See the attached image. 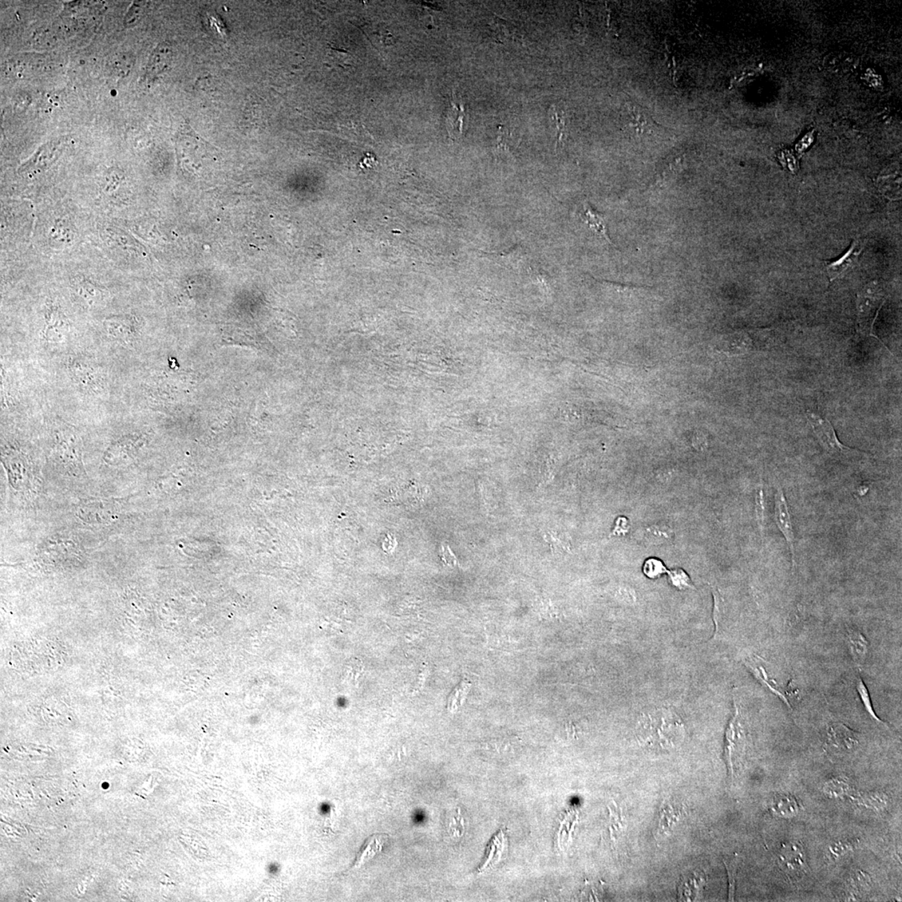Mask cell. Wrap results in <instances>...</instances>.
Returning a JSON list of instances; mask_svg holds the SVG:
<instances>
[{
  "label": "cell",
  "instance_id": "8992f818",
  "mask_svg": "<svg viewBox=\"0 0 902 902\" xmlns=\"http://www.w3.org/2000/svg\"><path fill=\"white\" fill-rule=\"evenodd\" d=\"M859 745V734L856 732L842 723H830L826 737V745L830 750L846 754L856 750Z\"/></svg>",
  "mask_w": 902,
  "mask_h": 902
},
{
  "label": "cell",
  "instance_id": "4dcf8cb0",
  "mask_svg": "<svg viewBox=\"0 0 902 902\" xmlns=\"http://www.w3.org/2000/svg\"><path fill=\"white\" fill-rule=\"evenodd\" d=\"M860 841L856 839H842L834 841L829 846L828 853L832 859L836 860L845 854L852 852L859 846Z\"/></svg>",
  "mask_w": 902,
  "mask_h": 902
},
{
  "label": "cell",
  "instance_id": "277c9868",
  "mask_svg": "<svg viewBox=\"0 0 902 902\" xmlns=\"http://www.w3.org/2000/svg\"><path fill=\"white\" fill-rule=\"evenodd\" d=\"M776 862L779 870L791 881H801L810 872L805 850L800 841H786L779 845Z\"/></svg>",
  "mask_w": 902,
  "mask_h": 902
},
{
  "label": "cell",
  "instance_id": "44dd1931",
  "mask_svg": "<svg viewBox=\"0 0 902 902\" xmlns=\"http://www.w3.org/2000/svg\"><path fill=\"white\" fill-rule=\"evenodd\" d=\"M65 140H55L50 143L43 146L35 155L31 158L29 162L23 167L21 171H26V169L35 167L37 168H45L49 166L57 159L59 153L64 148Z\"/></svg>",
  "mask_w": 902,
  "mask_h": 902
},
{
  "label": "cell",
  "instance_id": "e575fe53",
  "mask_svg": "<svg viewBox=\"0 0 902 902\" xmlns=\"http://www.w3.org/2000/svg\"><path fill=\"white\" fill-rule=\"evenodd\" d=\"M856 688L858 694L860 695L861 701L862 704H863L866 712H868L870 717L874 720H876V722L884 723V722L882 721V720H881L876 714L875 711H874L872 699H870L868 688L866 687L863 679H861V675L857 676L856 680Z\"/></svg>",
  "mask_w": 902,
  "mask_h": 902
},
{
  "label": "cell",
  "instance_id": "ab89813d",
  "mask_svg": "<svg viewBox=\"0 0 902 902\" xmlns=\"http://www.w3.org/2000/svg\"><path fill=\"white\" fill-rule=\"evenodd\" d=\"M79 292L83 298L89 300L98 301L103 297V292L89 283H82L79 288Z\"/></svg>",
  "mask_w": 902,
  "mask_h": 902
},
{
  "label": "cell",
  "instance_id": "603a6c76",
  "mask_svg": "<svg viewBox=\"0 0 902 902\" xmlns=\"http://www.w3.org/2000/svg\"><path fill=\"white\" fill-rule=\"evenodd\" d=\"M46 326L43 330V339L50 343H59L65 339L67 325L64 318L58 311L51 310L46 320Z\"/></svg>",
  "mask_w": 902,
  "mask_h": 902
},
{
  "label": "cell",
  "instance_id": "ffe728a7",
  "mask_svg": "<svg viewBox=\"0 0 902 902\" xmlns=\"http://www.w3.org/2000/svg\"><path fill=\"white\" fill-rule=\"evenodd\" d=\"M822 791L827 798L843 801L849 800L856 789L848 777L836 776L827 779L822 786Z\"/></svg>",
  "mask_w": 902,
  "mask_h": 902
},
{
  "label": "cell",
  "instance_id": "5b68a950",
  "mask_svg": "<svg viewBox=\"0 0 902 902\" xmlns=\"http://www.w3.org/2000/svg\"><path fill=\"white\" fill-rule=\"evenodd\" d=\"M807 419L814 430V434L816 435L819 442L821 443L823 448L827 452L839 456V454H846L852 453L853 450L844 445L839 441L836 431L830 422L821 414H817L811 411L806 413Z\"/></svg>",
  "mask_w": 902,
  "mask_h": 902
},
{
  "label": "cell",
  "instance_id": "9c48e42d",
  "mask_svg": "<svg viewBox=\"0 0 902 902\" xmlns=\"http://www.w3.org/2000/svg\"><path fill=\"white\" fill-rule=\"evenodd\" d=\"M865 247V243L863 241L854 240L849 250L840 259L836 261H826L825 269L830 280L832 282L852 270L856 266Z\"/></svg>",
  "mask_w": 902,
  "mask_h": 902
},
{
  "label": "cell",
  "instance_id": "7402d4cb",
  "mask_svg": "<svg viewBox=\"0 0 902 902\" xmlns=\"http://www.w3.org/2000/svg\"><path fill=\"white\" fill-rule=\"evenodd\" d=\"M388 837L389 836L385 834H375L368 838L365 844L360 848L350 870L362 868L367 862L373 859L376 854L381 852L383 845L385 843Z\"/></svg>",
  "mask_w": 902,
  "mask_h": 902
},
{
  "label": "cell",
  "instance_id": "f1b7e54d",
  "mask_svg": "<svg viewBox=\"0 0 902 902\" xmlns=\"http://www.w3.org/2000/svg\"><path fill=\"white\" fill-rule=\"evenodd\" d=\"M518 145H519V141H517L512 133L504 130L503 128H500L499 132H498L497 144L494 148V152L498 157L508 158L512 155Z\"/></svg>",
  "mask_w": 902,
  "mask_h": 902
},
{
  "label": "cell",
  "instance_id": "d590c367",
  "mask_svg": "<svg viewBox=\"0 0 902 902\" xmlns=\"http://www.w3.org/2000/svg\"><path fill=\"white\" fill-rule=\"evenodd\" d=\"M667 573L668 577H670L672 585H674V587L678 588L679 590H685V589L688 588H694V585L691 583L690 577H688L687 573L684 572L683 569L678 568L671 570V571H668V570Z\"/></svg>",
  "mask_w": 902,
  "mask_h": 902
},
{
  "label": "cell",
  "instance_id": "1f68e13d",
  "mask_svg": "<svg viewBox=\"0 0 902 902\" xmlns=\"http://www.w3.org/2000/svg\"><path fill=\"white\" fill-rule=\"evenodd\" d=\"M703 882L704 878L703 876L697 878L693 876L691 878L690 876L683 880L679 888L680 898H683L684 901H690L692 898H695L697 894L699 893L698 892L699 890L702 888Z\"/></svg>",
  "mask_w": 902,
  "mask_h": 902
},
{
  "label": "cell",
  "instance_id": "8d00e7d4",
  "mask_svg": "<svg viewBox=\"0 0 902 902\" xmlns=\"http://www.w3.org/2000/svg\"><path fill=\"white\" fill-rule=\"evenodd\" d=\"M644 575L650 579H657L668 572V569L662 561L656 559H648L643 568Z\"/></svg>",
  "mask_w": 902,
  "mask_h": 902
},
{
  "label": "cell",
  "instance_id": "60d3db41",
  "mask_svg": "<svg viewBox=\"0 0 902 902\" xmlns=\"http://www.w3.org/2000/svg\"><path fill=\"white\" fill-rule=\"evenodd\" d=\"M362 671L363 665L361 661L354 659H352L350 662L348 663L346 665L345 675L347 679L355 680L359 678L360 674H361Z\"/></svg>",
  "mask_w": 902,
  "mask_h": 902
},
{
  "label": "cell",
  "instance_id": "52a82bcc",
  "mask_svg": "<svg viewBox=\"0 0 902 902\" xmlns=\"http://www.w3.org/2000/svg\"><path fill=\"white\" fill-rule=\"evenodd\" d=\"M774 520L779 531L784 535L787 544L792 554V563L795 568L794 532L792 519L784 492L781 488L777 489L774 497Z\"/></svg>",
  "mask_w": 902,
  "mask_h": 902
},
{
  "label": "cell",
  "instance_id": "8fae6325",
  "mask_svg": "<svg viewBox=\"0 0 902 902\" xmlns=\"http://www.w3.org/2000/svg\"><path fill=\"white\" fill-rule=\"evenodd\" d=\"M466 112L464 103L460 96H457L454 90L451 92L450 98V108L447 112L446 117V128L450 139L457 141L460 139L463 132V126H464Z\"/></svg>",
  "mask_w": 902,
  "mask_h": 902
},
{
  "label": "cell",
  "instance_id": "ba28073f",
  "mask_svg": "<svg viewBox=\"0 0 902 902\" xmlns=\"http://www.w3.org/2000/svg\"><path fill=\"white\" fill-rule=\"evenodd\" d=\"M116 501L97 500L83 504L79 510V517L90 524H101L109 522L116 515L118 510Z\"/></svg>",
  "mask_w": 902,
  "mask_h": 902
},
{
  "label": "cell",
  "instance_id": "3957f363",
  "mask_svg": "<svg viewBox=\"0 0 902 902\" xmlns=\"http://www.w3.org/2000/svg\"><path fill=\"white\" fill-rule=\"evenodd\" d=\"M734 718L727 728L725 734V757L731 777L737 776L745 757L748 742L747 730L737 704Z\"/></svg>",
  "mask_w": 902,
  "mask_h": 902
},
{
  "label": "cell",
  "instance_id": "ac0fdd59",
  "mask_svg": "<svg viewBox=\"0 0 902 902\" xmlns=\"http://www.w3.org/2000/svg\"><path fill=\"white\" fill-rule=\"evenodd\" d=\"M172 51L168 43H161L152 51L146 67L145 77L152 80L163 73L171 63Z\"/></svg>",
  "mask_w": 902,
  "mask_h": 902
},
{
  "label": "cell",
  "instance_id": "7bdbcfd3",
  "mask_svg": "<svg viewBox=\"0 0 902 902\" xmlns=\"http://www.w3.org/2000/svg\"><path fill=\"white\" fill-rule=\"evenodd\" d=\"M756 514L759 525L762 528L763 519H765V515H763V514H765V503H763V493L762 490H759L756 496Z\"/></svg>",
  "mask_w": 902,
  "mask_h": 902
},
{
  "label": "cell",
  "instance_id": "2e32d148",
  "mask_svg": "<svg viewBox=\"0 0 902 902\" xmlns=\"http://www.w3.org/2000/svg\"><path fill=\"white\" fill-rule=\"evenodd\" d=\"M137 441L132 435L120 439L106 451L105 461L112 465L124 464L132 460L137 449Z\"/></svg>",
  "mask_w": 902,
  "mask_h": 902
},
{
  "label": "cell",
  "instance_id": "7c38bea8",
  "mask_svg": "<svg viewBox=\"0 0 902 902\" xmlns=\"http://www.w3.org/2000/svg\"><path fill=\"white\" fill-rule=\"evenodd\" d=\"M743 663H745V665L748 668V670L751 672V674L754 676V678L756 679L759 683L768 688V690L772 692L773 694L777 695L778 697L781 699L783 701L787 704V706L791 709L788 698H787L786 696L776 688L777 683L775 682L774 680L769 678V675L767 674L765 668V661H763L761 657L752 654L743 659Z\"/></svg>",
  "mask_w": 902,
  "mask_h": 902
},
{
  "label": "cell",
  "instance_id": "836d02e7",
  "mask_svg": "<svg viewBox=\"0 0 902 902\" xmlns=\"http://www.w3.org/2000/svg\"><path fill=\"white\" fill-rule=\"evenodd\" d=\"M680 810L672 806L670 802L665 803L661 810L660 827L663 832H668L678 822Z\"/></svg>",
  "mask_w": 902,
  "mask_h": 902
},
{
  "label": "cell",
  "instance_id": "f35d334b",
  "mask_svg": "<svg viewBox=\"0 0 902 902\" xmlns=\"http://www.w3.org/2000/svg\"><path fill=\"white\" fill-rule=\"evenodd\" d=\"M728 876H729V898L730 901H734L735 895L736 878H737L739 861L737 858L733 859L725 860Z\"/></svg>",
  "mask_w": 902,
  "mask_h": 902
},
{
  "label": "cell",
  "instance_id": "74e56055",
  "mask_svg": "<svg viewBox=\"0 0 902 902\" xmlns=\"http://www.w3.org/2000/svg\"><path fill=\"white\" fill-rule=\"evenodd\" d=\"M144 14V3L133 2L130 9L125 15L124 26L126 28H132L136 26L141 21L142 15Z\"/></svg>",
  "mask_w": 902,
  "mask_h": 902
},
{
  "label": "cell",
  "instance_id": "b9f144b4",
  "mask_svg": "<svg viewBox=\"0 0 902 902\" xmlns=\"http://www.w3.org/2000/svg\"><path fill=\"white\" fill-rule=\"evenodd\" d=\"M648 535H651V537L654 538H658V539L660 540H662L663 538V540L668 539L671 536V530L668 529V528H663V526H662V528H660V526H652V528L648 529Z\"/></svg>",
  "mask_w": 902,
  "mask_h": 902
},
{
  "label": "cell",
  "instance_id": "4fadbf2b",
  "mask_svg": "<svg viewBox=\"0 0 902 902\" xmlns=\"http://www.w3.org/2000/svg\"><path fill=\"white\" fill-rule=\"evenodd\" d=\"M770 813L779 819H792L802 811L800 801L793 794H778L769 803Z\"/></svg>",
  "mask_w": 902,
  "mask_h": 902
},
{
  "label": "cell",
  "instance_id": "5bb4252c",
  "mask_svg": "<svg viewBox=\"0 0 902 902\" xmlns=\"http://www.w3.org/2000/svg\"><path fill=\"white\" fill-rule=\"evenodd\" d=\"M759 345L745 331L736 332L722 340L719 349L730 355H741L758 350Z\"/></svg>",
  "mask_w": 902,
  "mask_h": 902
},
{
  "label": "cell",
  "instance_id": "4316f807",
  "mask_svg": "<svg viewBox=\"0 0 902 902\" xmlns=\"http://www.w3.org/2000/svg\"><path fill=\"white\" fill-rule=\"evenodd\" d=\"M872 881L868 873L857 870L852 874L848 883L849 897L852 899L864 897L872 889Z\"/></svg>",
  "mask_w": 902,
  "mask_h": 902
},
{
  "label": "cell",
  "instance_id": "9a60e30c",
  "mask_svg": "<svg viewBox=\"0 0 902 902\" xmlns=\"http://www.w3.org/2000/svg\"><path fill=\"white\" fill-rule=\"evenodd\" d=\"M580 219L590 230L609 244L614 245L608 235L607 217L597 211L591 204L585 203L579 213Z\"/></svg>",
  "mask_w": 902,
  "mask_h": 902
},
{
  "label": "cell",
  "instance_id": "f546056e",
  "mask_svg": "<svg viewBox=\"0 0 902 902\" xmlns=\"http://www.w3.org/2000/svg\"><path fill=\"white\" fill-rule=\"evenodd\" d=\"M133 57L130 53L117 54L110 61V72L117 78H123L130 73L133 66Z\"/></svg>",
  "mask_w": 902,
  "mask_h": 902
},
{
  "label": "cell",
  "instance_id": "e0dca14e",
  "mask_svg": "<svg viewBox=\"0 0 902 902\" xmlns=\"http://www.w3.org/2000/svg\"><path fill=\"white\" fill-rule=\"evenodd\" d=\"M849 801L854 805L860 807L868 810H872L873 812H881L888 808L889 805L888 795L882 791H854V794L849 798Z\"/></svg>",
  "mask_w": 902,
  "mask_h": 902
},
{
  "label": "cell",
  "instance_id": "d4e9b609",
  "mask_svg": "<svg viewBox=\"0 0 902 902\" xmlns=\"http://www.w3.org/2000/svg\"><path fill=\"white\" fill-rule=\"evenodd\" d=\"M848 646L853 660L858 665H861V664L864 663L868 654V641L858 629L853 628H848Z\"/></svg>",
  "mask_w": 902,
  "mask_h": 902
},
{
  "label": "cell",
  "instance_id": "d6a6232c",
  "mask_svg": "<svg viewBox=\"0 0 902 902\" xmlns=\"http://www.w3.org/2000/svg\"><path fill=\"white\" fill-rule=\"evenodd\" d=\"M551 117L556 124L557 128V142L556 150L563 148L565 133V114L564 110L560 106H553L551 109Z\"/></svg>",
  "mask_w": 902,
  "mask_h": 902
},
{
  "label": "cell",
  "instance_id": "ee69618b",
  "mask_svg": "<svg viewBox=\"0 0 902 902\" xmlns=\"http://www.w3.org/2000/svg\"><path fill=\"white\" fill-rule=\"evenodd\" d=\"M869 489H870V485H868V482H866V483L861 485L859 488L856 489V494L859 497L865 496V494L868 493Z\"/></svg>",
  "mask_w": 902,
  "mask_h": 902
},
{
  "label": "cell",
  "instance_id": "7a4b0ae2",
  "mask_svg": "<svg viewBox=\"0 0 902 902\" xmlns=\"http://www.w3.org/2000/svg\"><path fill=\"white\" fill-rule=\"evenodd\" d=\"M885 303V292L879 284L872 283L866 285L857 294V323L858 332L861 335L872 336L874 325L882 306Z\"/></svg>",
  "mask_w": 902,
  "mask_h": 902
},
{
  "label": "cell",
  "instance_id": "83f0119b",
  "mask_svg": "<svg viewBox=\"0 0 902 902\" xmlns=\"http://www.w3.org/2000/svg\"><path fill=\"white\" fill-rule=\"evenodd\" d=\"M628 124L631 128H635L639 133L650 132L654 128L655 122L643 109L639 106L628 104Z\"/></svg>",
  "mask_w": 902,
  "mask_h": 902
},
{
  "label": "cell",
  "instance_id": "d6986e66",
  "mask_svg": "<svg viewBox=\"0 0 902 902\" xmlns=\"http://www.w3.org/2000/svg\"><path fill=\"white\" fill-rule=\"evenodd\" d=\"M105 328L110 336L122 342L130 341L136 334V325L130 316H118L106 319Z\"/></svg>",
  "mask_w": 902,
  "mask_h": 902
},
{
  "label": "cell",
  "instance_id": "30bf717a",
  "mask_svg": "<svg viewBox=\"0 0 902 902\" xmlns=\"http://www.w3.org/2000/svg\"><path fill=\"white\" fill-rule=\"evenodd\" d=\"M481 257L486 259L490 262L500 265L501 267L506 269L517 270L524 267L528 260V252L525 248L520 244L506 249L504 251L490 252H482Z\"/></svg>",
  "mask_w": 902,
  "mask_h": 902
},
{
  "label": "cell",
  "instance_id": "6da1fadb",
  "mask_svg": "<svg viewBox=\"0 0 902 902\" xmlns=\"http://www.w3.org/2000/svg\"><path fill=\"white\" fill-rule=\"evenodd\" d=\"M639 737L641 742L652 749H674L683 742V723L674 712L656 710L641 718Z\"/></svg>",
  "mask_w": 902,
  "mask_h": 902
},
{
  "label": "cell",
  "instance_id": "cb8c5ba5",
  "mask_svg": "<svg viewBox=\"0 0 902 902\" xmlns=\"http://www.w3.org/2000/svg\"><path fill=\"white\" fill-rule=\"evenodd\" d=\"M71 372L77 382L83 388L90 390H97L101 385L100 376L97 370L87 363H75L71 366Z\"/></svg>",
  "mask_w": 902,
  "mask_h": 902
},
{
  "label": "cell",
  "instance_id": "484cf974",
  "mask_svg": "<svg viewBox=\"0 0 902 902\" xmlns=\"http://www.w3.org/2000/svg\"><path fill=\"white\" fill-rule=\"evenodd\" d=\"M825 66L833 74H848L856 66V61L848 53L834 52L825 57Z\"/></svg>",
  "mask_w": 902,
  "mask_h": 902
}]
</instances>
